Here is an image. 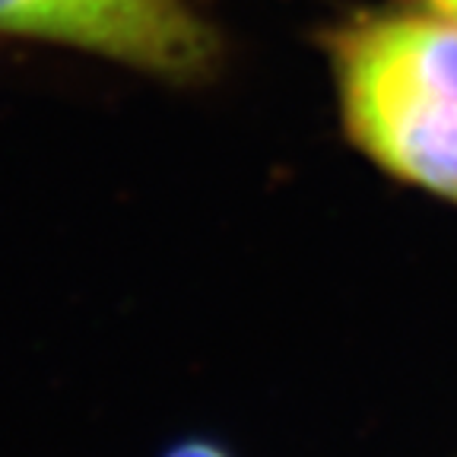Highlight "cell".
<instances>
[{"instance_id": "277c9868", "label": "cell", "mask_w": 457, "mask_h": 457, "mask_svg": "<svg viewBox=\"0 0 457 457\" xmlns=\"http://www.w3.org/2000/svg\"><path fill=\"white\" fill-rule=\"evenodd\" d=\"M428 7L438 10V13H448L457 20V0H428Z\"/></svg>"}, {"instance_id": "7a4b0ae2", "label": "cell", "mask_w": 457, "mask_h": 457, "mask_svg": "<svg viewBox=\"0 0 457 457\" xmlns=\"http://www.w3.org/2000/svg\"><path fill=\"white\" fill-rule=\"evenodd\" d=\"M0 36L51 42L171 83L220 67L222 45L187 0H0Z\"/></svg>"}, {"instance_id": "6da1fadb", "label": "cell", "mask_w": 457, "mask_h": 457, "mask_svg": "<svg viewBox=\"0 0 457 457\" xmlns=\"http://www.w3.org/2000/svg\"><path fill=\"white\" fill-rule=\"evenodd\" d=\"M343 124L400 181L457 204V20L365 16L330 36Z\"/></svg>"}, {"instance_id": "3957f363", "label": "cell", "mask_w": 457, "mask_h": 457, "mask_svg": "<svg viewBox=\"0 0 457 457\" xmlns=\"http://www.w3.org/2000/svg\"><path fill=\"white\" fill-rule=\"evenodd\" d=\"M165 457H228V454L210 442H185L179 448H171Z\"/></svg>"}]
</instances>
